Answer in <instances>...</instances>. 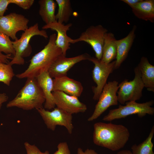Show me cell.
Wrapping results in <instances>:
<instances>
[{
    "label": "cell",
    "instance_id": "1",
    "mask_svg": "<svg viewBox=\"0 0 154 154\" xmlns=\"http://www.w3.org/2000/svg\"><path fill=\"white\" fill-rule=\"evenodd\" d=\"M94 144L113 151L124 147L130 136L127 128L121 124L98 122L94 124Z\"/></svg>",
    "mask_w": 154,
    "mask_h": 154
},
{
    "label": "cell",
    "instance_id": "2",
    "mask_svg": "<svg viewBox=\"0 0 154 154\" xmlns=\"http://www.w3.org/2000/svg\"><path fill=\"white\" fill-rule=\"evenodd\" d=\"M56 34L50 35L48 43L41 51L35 54L30 60L27 69L16 75L19 79L36 78L40 73L48 70L54 62L62 54L61 50L56 45Z\"/></svg>",
    "mask_w": 154,
    "mask_h": 154
},
{
    "label": "cell",
    "instance_id": "3",
    "mask_svg": "<svg viewBox=\"0 0 154 154\" xmlns=\"http://www.w3.org/2000/svg\"><path fill=\"white\" fill-rule=\"evenodd\" d=\"M27 79L16 96L7 104V108L17 107L27 110L43 108L45 98L36 78Z\"/></svg>",
    "mask_w": 154,
    "mask_h": 154
},
{
    "label": "cell",
    "instance_id": "4",
    "mask_svg": "<svg viewBox=\"0 0 154 154\" xmlns=\"http://www.w3.org/2000/svg\"><path fill=\"white\" fill-rule=\"evenodd\" d=\"M153 103V100L142 103H138L136 101L127 102L125 106L119 105L118 108L110 110L102 120L105 121H111L135 114H137L140 117L145 116L147 114L153 115L154 114V108L151 106Z\"/></svg>",
    "mask_w": 154,
    "mask_h": 154
},
{
    "label": "cell",
    "instance_id": "5",
    "mask_svg": "<svg viewBox=\"0 0 154 154\" xmlns=\"http://www.w3.org/2000/svg\"><path fill=\"white\" fill-rule=\"evenodd\" d=\"M36 35L40 36L45 38L48 37L46 32L44 30H39L38 24L36 23L26 30L19 39L12 41L15 54L9 63L10 65L24 64L23 57L26 56L25 53L28 52L27 51L28 50L31 51V47L29 46L30 41L33 37Z\"/></svg>",
    "mask_w": 154,
    "mask_h": 154
},
{
    "label": "cell",
    "instance_id": "6",
    "mask_svg": "<svg viewBox=\"0 0 154 154\" xmlns=\"http://www.w3.org/2000/svg\"><path fill=\"white\" fill-rule=\"evenodd\" d=\"M134 72L135 76L133 80L129 81L126 79L118 84L117 95L118 102L121 104H124L129 101H136L142 96L144 86L137 66L134 68Z\"/></svg>",
    "mask_w": 154,
    "mask_h": 154
},
{
    "label": "cell",
    "instance_id": "7",
    "mask_svg": "<svg viewBox=\"0 0 154 154\" xmlns=\"http://www.w3.org/2000/svg\"><path fill=\"white\" fill-rule=\"evenodd\" d=\"M108 32V30L101 25L91 26L82 33L78 38L71 39L70 42L74 44L84 41L87 43L94 51L95 58L100 60L102 56L104 37Z\"/></svg>",
    "mask_w": 154,
    "mask_h": 154
},
{
    "label": "cell",
    "instance_id": "8",
    "mask_svg": "<svg viewBox=\"0 0 154 154\" xmlns=\"http://www.w3.org/2000/svg\"><path fill=\"white\" fill-rule=\"evenodd\" d=\"M43 120L47 127L54 131L56 126L64 127L71 134L74 128L72 114L56 107L52 111L43 108L37 110Z\"/></svg>",
    "mask_w": 154,
    "mask_h": 154
},
{
    "label": "cell",
    "instance_id": "9",
    "mask_svg": "<svg viewBox=\"0 0 154 154\" xmlns=\"http://www.w3.org/2000/svg\"><path fill=\"white\" fill-rule=\"evenodd\" d=\"M118 83L116 81L109 82L104 87L92 115L88 118V121H93L98 118L111 106L118 104L117 92Z\"/></svg>",
    "mask_w": 154,
    "mask_h": 154
},
{
    "label": "cell",
    "instance_id": "10",
    "mask_svg": "<svg viewBox=\"0 0 154 154\" xmlns=\"http://www.w3.org/2000/svg\"><path fill=\"white\" fill-rule=\"evenodd\" d=\"M89 60L92 62L94 65L92 71V76L96 86L93 87L92 89L94 94L93 99L97 100L107 83L109 75L114 70L115 60L107 64L102 62L96 58L91 56Z\"/></svg>",
    "mask_w": 154,
    "mask_h": 154
},
{
    "label": "cell",
    "instance_id": "11",
    "mask_svg": "<svg viewBox=\"0 0 154 154\" xmlns=\"http://www.w3.org/2000/svg\"><path fill=\"white\" fill-rule=\"evenodd\" d=\"M28 19L22 15L11 13L0 17V33H4L13 40L18 39L17 33L20 31H24L28 28Z\"/></svg>",
    "mask_w": 154,
    "mask_h": 154
},
{
    "label": "cell",
    "instance_id": "12",
    "mask_svg": "<svg viewBox=\"0 0 154 154\" xmlns=\"http://www.w3.org/2000/svg\"><path fill=\"white\" fill-rule=\"evenodd\" d=\"M91 56L84 53L76 56L67 58L62 54L59 56L48 70L52 78L67 76V72L75 64L82 60H89Z\"/></svg>",
    "mask_w": 154,
    "mask_h": 154
},
{
    "label": "cell",
    "instance_id": "13",
    "mask_svg": "<svg viewBox=\"0 0 154 154\" xmlns=\"http://www.w3.org/2000/svg\"><path fill=\"white\" fill-rule=\"evenodd\" d=\"M55 106L72 114L85 112L86 106L80 101L78 97L67 94L60 91L53 92Z\"/></svg>",
    "mask_w": 154,
    "mask_h": 154
},
{
    "label": "cell",
    "instance_id": "14",
    "mask_svg": "<svg viewBox=\"0 0 154 154\" xmlns=\"http://www.w3.org/2000/svg\"><path fill=\"white\" fill-rule=\"evenodd\" d=\"M72 25L71 23L64 25L56 21L45 24L42 27L43 30L50 29L57 32L56 44L61 50L62 55L65 56L67 51L70 48V41L72 38L67 35V32Z\"/></svg>",
    "mask_w": 154,
    "mask_h": 154
},
{
    "label": "cell",
    "instance_id": "15",
    "mask_svg": "<svg viewBox=\"0 0 154 154\" xmlns=\"http://www.w3.org/2000/svg\"><path fill=\"white\" fill-rule=\"evenodd\" d=\"M53 92L61 91L68 95L80 97L83 88L79 82L70 78L67 76L54 78Z\"/></svg>",
    "mask_w": 154,
    "mask_h": 154
},
{
    "label": "cell",
    "instance_id": "16",
    "mask_svg": "<svg viewBox=\"0 0 154 154\" xmlns=\"http://www.w3.org/2000/svg\"><path fill=\"white\" fill-rule=\"evenodd\" d=\"M136 28V26L134 25L126 37L116 40L117 55L114 70L119 68L127 57L135 38Z\"/></svg>",
    "mask_w": 154,
    "mask_h": 154
},
{
    "label": "cell",
    "instance_id": "17",
    "mask_svg": "<svg viewBox=\"0 0 154 154\" xmlns=\"http://www.w3.org/2000/svg\"><path fill=\"white\" fill-rule=\"evenodd\" d=\"M36 78L45 97V102L44 104L45 109L50 110L54 108L56 106L52 94L53 80L48 71H46L40 73Z\"/></svg>",
    "mask_w": 154,
    "mask_h": 154
},
{
    "label": "cell",
    "instance_id": "18",
    "mask_svg": "<svg viewBox=\"0 0 154 154\" xmlns=\"http://www.w3.org/2000/svg\"><path fill=\"white\" fill-rule=\"evenodd\" d=\"M141 72V78L144 87L149 91L154 92V66L147 58L142 56L137 66Z\"/></svg>",
    "mask_w": 154,
    "mask_h": 154
},
{
    "label": "cell",
    "instance_id": "19",
    "mask_svg": "<svg viewBox=\"0 0 154 154\" xmlns=\"http://www.w3.org/2000/svg\"><path fill=\"white\" fill-rule=\"evenodd\" d=\"M131 8L133 13L138 18L154 22V0H142Z\"/></svg>",
    "mask_w": 154,
    "mask_h": 154
},
{
    "label": "cell",
    "instance_id": "20",
    "mask_svg": "<svg viewBox=\"0 0 154 154\" xmlns=\"http://www.w3.org/2000/svg\"><path fill=\"white\" fill-rule=\"evenodd\" d=\"M116 40L113 33L111 32L106 33L104 37L102 57L100 60L101 62L108 64L116 58Z\"/></svg>",
    "mask_w": 154,
    "mask_h": 154
},
{
    "label": "cell",
    "instance_id": "21",
    "mask_svg": "<svg viewBox=\"0 0 154 154\" xmlns=\"http://www.w3.org/2000/svg\"><path fill=\"white\" fill-rule=\"evenodd\" d=\"M39 14L43 21L47 24L56 21L55 11L57 4L53 0H40Z\"/></svg>",
    "mask_w": 154,
    "mask_h": 154
},
{
    "label": "cell",
    "instance_id": "22",
    "mask_svg": "<svg viewBox=\"0 0 154 154\" xmlns=\"http://www.w3.org/2000/svg\"><path fill=\"white\" fill-rule=\"evenodd\" d=\"M58 7V12L55 15L56 21L61 23H67L73 11L69 0H56Z\"/></svg>",
    "mask_w": 154,
    "mask_h": 154
},
{
    "label": "cell",
    "instance_id": "23",
    "mask_svg": "<svg viewBox=\"0 0 154 154\" xmlns=\"http://www.w3.org/2000/svg\"><path fill=\"white\" fill-rule=\"evenodd\" d=\"M154 133L153 126L147 138L138 145L134 144L131 147L133 154H154L153 151V143L152 141Z\"/></svg>",
    "mask_w": 154,
    "mask_h": 154
},
{
    "label": "cell",
    "instance_id": "24",
    "mask_svg": "<svg viewBox=\"0 0 154 154\" xmlns=\"http://www.w3.org/2000/svg\"><path fill=\"white\" fill-rule=\"evenodd\" d=\"M14 76L12 65L0 61V82L9 86Z\"/></svg>",
    "mask_w": 154,
    "mask_h": 154
},
{
    "label": "cell",
    "instance_id": "25",
    "mask_svg": "<svg viewBox=\"0 0 154 154\" xmlns=\"http://www.w3.org/2000/svg\"><path fill=\"white\" fill-rule=\"evenodd\" d=\"M3 52L6 54L13 55L15 54L12 41L9 37L6 35L0 33V53Z\"/></svg>",
    "mask_w": 154,
    "mask_h": 154
},
{
    "label": "cell",
    "instance_id": "26",
    "mask_svg": "<svg viewBox=\"0 0 154 154\" xmlns=\"http://www.w3.org/2000/svg\"><path fill=\"white\" fill-rule=\"evenodd\" d=\"M24 146L27 154H49L48 151L42 152L36 146L27 142L24 143Z\"/></svg>",
    "mask_w": 154,
    "mask_h": 154
},
{
    "label": "cell",
    "instance_id": "27",
    "mask_svg": "<svg viewBox=\"0 0 154 154\" xmlns=\"http://www.w3.org/2000/svg\"><path fill=\"white\" fill-rule=\"evenodd\" d=\"M34 2V0H10V4H15L25 10L29 9Z\"/></svg>",
    "mask_w": 154,
    "mask_h": 154
},
{
    "label": "cell",
    "instance_id": "28",
    "mask_svg": "<svg viewBox=\"0 0 154 154\" xmlns=\"http://www.w3.org/2000/svg\"><path fill=\"white\" fill-rule=\"evenodd\" d=\"M57 147V150L54 154H71L69 146L66 142L59 143Z\"/></svg>",
    "mask_w": 154,
    "mask_h": 154
},
{
    "label": "cell",
    "instance_id": "29",
    "mask_svg": "<svg viewBox=\"0 0 154 154\" xmlns=\"http://www.w3.org/2000/svg\"><path fill=\"white\" fill-rule=\"evenodd\" d=\"M10 3V0H0V17L4 14L7 9V7Z\"/></svg>",
    "mask_w": 154,
    "mask_h": 154
},
{
    "label": "cell",
    "instance_id": "30",
    "mask_svg": "<svg viewBox=\"0 0 154 154\" xmlns=\"http://www.w3.org/2000/svg\"><path fill=\"white\" fill-rule=\"evenodd\" d=\"M77 154H98L94 150L87 149L84 151L80 147L78 148L77 150Z\"/></svg>",
    "mask_w": 154,
    "mask_h": 154
},
{
    "label": "cell",
    "instance_id": "31",
    "mask_svg": "<svg viewBox=\"0 0 154 154\" xmlns=\"http://www.w3.org/2000/svg\"><path fill=\"white\" fill-rule=\"evenodd\" d=\"M11 54H4L0 53V61L6 64L9 63V59L12 58L11 57Z\"/></svg>",
    "mask_w": 154,
    "mask_h": 154
},
{
    "label": "cell",
    "instance_id": "32",
    "mask_svg": "<svg viewBox=\"0 0 154 154\" xmlns=\"http://www.w3.org/2000/svg\"><path fill=\"white\" fill-rule=\"evenodd\" d=\"M142 0H121V1L125 3L131 7L134 6Z\"/></svg>",
    "mask_w": 154,
    "mask_h": 154
},
{
    "label": "cell",
    "instance_id": "33",
    "mask_svg": "<svg viewBox=\"0 0 154 154\" xmlns=\"http://www.w3.org/2000/svg\"><path fill=\"white\" fill-rule=\"evenodd\" d=\"M8 99L7 95L5 93H0V109L3 104L7 102Z\"/></svg>",
    "mask_w": 154,
    "mask_h": 154
},
{
    "label": "cell",
    "instance_id": "34",
    "mask_svg": "<svg viewBox=\"0 0 154 154\" xmlns=\"http://www.w3.org/2000/svg\"><path fill=\"white\" fill-rule=\"evenodd\" d=\"M117 154H133L131 151L128 150H123L119 151Z\"/></svg>",
    "mask_w": 154,
    "mask_h": 154
}]
</instances>
